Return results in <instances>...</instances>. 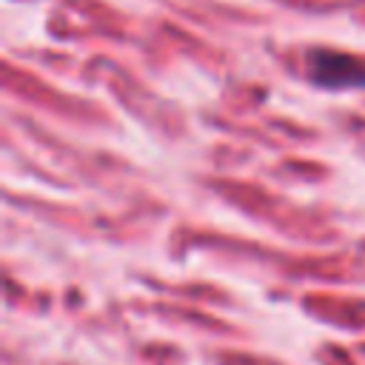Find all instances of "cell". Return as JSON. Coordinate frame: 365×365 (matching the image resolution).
Wrapping results in <instances>:
<instances>
[{
    "label": "cell",
    "instance_id": "obj_1",
    "mask_svg": "<svg viewBox=\"0 0 365 365\" xmlns=\"http://www.w3.org/2000/svg\"><path fill=\"white\" fill-rule=\"evenodd\" d=\"M308 80L328 91H348V88H365V57L331 51V48H314L305 57Z\"/></svg>",
    "mask_w": 365,
    "mask_h": 365
}]
</instances>
